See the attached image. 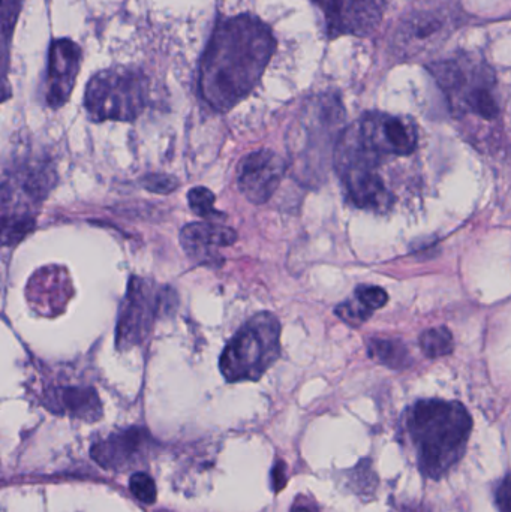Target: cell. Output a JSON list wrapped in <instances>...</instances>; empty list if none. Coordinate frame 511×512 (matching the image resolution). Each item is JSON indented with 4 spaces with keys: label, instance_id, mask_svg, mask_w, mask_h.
<instances>
[{
    "label": "cell",
    "instance_id": "1",
    "mask_svg": "<svg viewBox=\"0 0 511 512\" xmlns=\"http://www.w3.org/2000/svg\"><path fill=\"white\" fill-rule=\"evenodd\" d=\"M276 51L273 30L251 14L224 18L207 42L198 90L210 110L227 113L258 86Z\"/></svg>",
    "mask_w": 511,
    "mask_h": 512
},
{
    "label": "cell",
    "instance_id": "2",
    "mask_svg": "<svg viewBox=\"0 0 511 512\" xmlns=\"http://www.w3.org/2000/svg\"><path fill=\"white\" fill-rule=\"evenodd\" d=\"M408 436L425 477L443 478L464 456L473 418L462 403L419 400L407 412Z\"/></svg>",
    "mask_w": 511,
    "mask_h": 512
},
{
    "label": "cell",
    "instance_id": "3",
    "mask_svg": "<svg viewBox=\"0 0 511 512\" xmlns=\"http://www.w3.org/2000/svg\"><path fill=\"white\" fill-rule=\"evenodd\" d=\"M56 182V167L48 156L18 155L5 165L2 177L3 246H15L32 233L39 210Z\"/></svg>",
    "mask_w": 511,
    "mask_h": 512
},
{
    "label": "cell",
    "instance_id": "4",
    "mask_svg": "<svg viewBox=\"0 0 511 512\" xmlns=\"http://www.w3.org/2000/svg\"><path fill=\"white\" fill-rule=\"evenodd\" d=\"M342 120L338 99H314L305 105L288 137V152L293 176L305 185L320 183L326 174L330 144Z\"/></svg>",
    "mask_w": 511,
    "mask_h": 512
},
{
    "label": "cell",
    "instance_id": "5",
    "mask_svg": "<svg viewBox=\"0 0 511 512\" xmlns=\"http://www.w3.org/2000/svg\"><path fill=\"white\" fill-rule=\"evenodd\" d=\"M281 333V321L272 312L246 321L219 358L225 381H258L281 357Z\"/></svg>",
    "mask_w": 511,
    "mask_h": 512
},
{
    "label": "cell",
    "instance_id": "6",
    "mask_svg": "<svg viewBox=\"0 0 511 512\" xmlns=\"http://www.w3.org/2000/svg\"><path fill=\"white\" fill-rule=\"evenodd\" d=\"M150 83L140 69H104L90 78L84 108L93 122H134L149 104Z\"/></svg>",
    "mask_w": 511,
    "mask_h": 512
},
{
    "label": "cell",
    "instance_id": "7",
    "mask_svg": "<svg viewBox=\"0 0 511 512\" xmlns=\"http://www.w3.org/2000/svg\"><path fill=\"white\" fill-rule=\"evenodd\" d=\"M177 307L176 291L153 280L131 276L120 304L116 325V348L125 352L137 348L150 336L156 321Z\"/></svg>",
    "mask_w": 511,
    "mask_h": 512
},
{
    "label": "cell",
    "instance_id": "8",
    "mask_svg": "<svg viewBox=\"0 0 511 512\" xmlns=\"http://www.w3.org/2000/svg\"><path fill=\"white\" fill-rule=\"evenodd\" d=\"M453 107L483 120H495L500 113L494 95L495 77L488 65L474 60H452L432 68Z\"/></svg>",
    "mask_w": 511,
    "mask_h": 512
},
{
    "label": "cell",
    "instance_id": "9",
    "mask_svg": "<svg viewBox=\"0 0 511 512\" xmlns=\"http://www.w3.org/2000/svg\"><path fill=\"white\" fill-rule=\"evenodd\" d=\"M347 129L357 143L380 162L387 156L413 155L419 144L416 123L408 117L375 111L365 114Z\"/></svg>",
    "mask_w": 511,
    "mask_h": 512
},
{
    "label": "cell",
    "instance_id": "10",
    "mask_svg": "<svg viewBox=\"0 0 511 512\" xmlns=\"http://www.w3.org/2000/svg\"><path fill=\"white\" fill-rule=\"evenodd\" d=\"M321 9L327 35L369 36L383 20L389 0H312Z\"/></svg>",
    "mask_w": 511,
    "mask_h": 512
},
{
    "label": "cell",
    "instance_id": "11",
    "mask_svg": "<svg viewBox=\"0 0 511 512\" xmlns=\"http://www.w3.org/2000/svg\"><path fill=\"white\" fill-rule=\"evenodd\" d=\"M287 170V162L278 153L267 149L257 150L239 162L237 185L246 200L260 206L273 197Z\"/></svg>",
    "mask_w": 511,
    "mask_h": 512
},
{
    "label": "cell",
    "instance_id": "12",
    "mask_svg": "<svg viewBox=\"0 0 511 512\" xmlns=\"http://www.w3.org/2000/svg\"><path fill=\"white\" fill-rule=\"evenodd\" d=\"M81 48L68 38L54 39L48 50L45 102L57 110L68 102L81 66Z\"/></svg>",
    "mask_w": 511,
    "mask_h": 512
},
{
    "label": "cell",
    "instance_id": "13",
    "mask_svg": "<svg viewBox=\"0 0 511 512\" xmlns=\"http://www.w3.org/2000/svg\"><path fill=\"white\" fill-rule=\"evenodd\" d=\"M236 240L233 228L216 222H195L180 231V245L185 254L197 264L207 267H219L224 262L219 249L234 245Z\"/></svg>",
    "mask_w": 511,
    "mask_h": 512
},
{
    "label": "cell",
    "instance_id": "14",
    "mask_svg": "<svg viewBox=\"0 0 511 512\" xmlns=\"http://www.w3.org/2000/svg\"><path fill=\"white\" fill-rule=\"evenodd\" d=\"M71 282L62 267H45L33 274L27 285V298L38 312L57 313L60 304L71 297Z\"/></svg>",
    "mask_w": 511,
    "mask_h": 512
},
{
    "label": "cell",
    "instance_id": "15",
    "mask_svg": "<svg viewBox=\"0 0 511 512\" xmlns=\"http://www.w3.org/2000/svg\"><path fill=\"white\" fill-rule=\"evenodd\" d=\"M47 408L57 414H69L80 420L95 421L102 415L98 393L92 387H57L47 396Z\"/></svg>",
    "mask_w": 511,
    "mask_h": 512
},
{
    "label": "cell",
    "instance_id": "16",
    "mask_svg": "<svg viewBox=\"0 0 511 512\" xmlns=\"http://www.w3.org/2000/svg\"><path fill=\"white\" fill-rule=\"evenodd\" d=\"M146 442V432L129 429L110 436L107 441L95 445L92 450L93 459L104 468H126L134 462V457L140 453L141 445Z\"/></svg>",
    "mask_w": 511,
    "mask_h": 512
},
{
    "label": "cell",
    "instance_id": "17",
    "mask_svg": "<svg viewBox=\"0 0 511 512\" xmlns=\"http://www.w3.org/2000/svg\"><path fill=\"white\" fill-rule=\"evenodd\" d=\"M368 354L372 360L390 369L401 370L413 363L407 345L399 339H374L368 342Z\"/></svg>",
    "mask_w": 511,
    "mask_h": 512
},
{
    "label": "cell",
    "instance_id": "18",
    "mask_svg": "<svg viewBox=\"0 0 511 512\" xmlns=\"http://www.w3.org/2000/svg\"><path fill=\"white\" fill-rule=\"evenodd\" d=\"M420 348L429 358L446 357L455 349V340L449 328L438 327L425 330L420 336Z\"/></svg>",
    "mask_w": 511,
    "mask_h": 512
},
{
    "label": "cell",
    "instance_id": "19",
    "mask_svg": "<svg viewBox=\"0 0 511 512\" xmlns=\"http://www.w3.org/2000/svg\"><path fill=\"white\" fill-rule=\"evenodd\" d=\"M216 197L212 191H209L203 186L191 189L188 192V204L191 207L192 212L201 219H207V221H216L219 215L215 209Z\"/></svg>",
    "mask_w": 511,
    "mask_h": 512
},
{
    "label": "cell",
    "instance_id": "20",
    "mask_svg": "<svg viewBox=\"0 0 511 512\" xmlns=\"http://www.w3.org/2000/svg\"><path fill=\"white\" fill-rule=\"evenodd\" d=\"M336 315L345 322V324L351 325V327L357 328L360 325L365 324L372 316V310L368 307L363 306L356 297L348 298L344 303L339 304L335 309Z\"/></svg>",
    "mask_w": 511,
    "mask_h": 512
},
{
    "label": "cell",
    "instance_id": "21",
    "mask_svg": "<svg viewBox=\"0 0 511 512\" xmlns=\"http://www.w3.org/2000/svg\"><path fill=\"white\" fill-rule=\"evenodd\" d=\"M354 297H356L363 306L372 310V312L386 306L387 301H389V295H387L386 289L374 285L357 286L356 291H354Z\"/></svg>",
    "mask_w": 511,
    "mask_h": 512
},
{
    "label": "cell",
    "instance_id": "22",
    "mask_svg": "<svg viewBox=\"0 0 511 512\" xmlns=\"http://www.w3.org/2000/svg\"><path fill=\"white\" fill-rule=\"evenodd\" d=\"M129 489L138 501L147 505L153 504L156 501V496H158L156 495L155 483L144 472H137V474L132 475L131 480H129Z\"/></svg>",
    "mask_w": 511,
    "mask_h": 512
},
{
    "label": "cell",
    "instance_id": "23",
    "mask_svg": "<svg viewBox=\"0 0 511 512\" xmlns=\"http://www.w3.org/2000/svg\"><path fill=\"white\" fill-rule=\"evenodd\" d=\"M21 6H23V0H2V38L5 51L8 50V42L11 41L12 30Z\"/></svg>",
    "mask_w": 511,
    "mask_h": 512
},
{
    "label": "cell",
    "instance_id": "24",
    "mask_svg": "<svg viewBox=\"0 0 511 512\" xmlns=\"http://www.w3.org/2000/svg\"><path fill=\"white\" fill-rule=\"evenodd\" d=\"M144 188L155 194H170L177 188V180L165 174H150L143 180Z\"/></svg>",
    "mask_w": 511,
    "mask_h": 512
},
{
    "label": "cell",
    "instance_id": "25",
    "mask_svg": "<svg viewBox=\"0 0 511 512\" xmlns=\"http://www.w3.org/2000/svg\"><path fill=\"white\" fill-rule=\"evenodd\" d=\"M495 502L500 512H511V474L507 475L495 493Z\"/></svg>",
    "mask_w": 511,
    "mask_h": 512
},
{
    "label": "cell",
    "instance_id": "26",
    "mask_svg": "<svg viewBox=\"0 0 511 512\" xmlns=\"http://www.w3.org/2000/svg\"><path fill=\"white\" fill-rule=\"evenodd\" d=\"M272 481L275 492L284 489L285 484H287V474H285L284 463L278 462V465H275L272 472Z\"/></svg>",
    "mask_w": 511,
    "mask_h": 512
},
{
    "label": "cell",
    "instance_id": "27",
    "mask_svg": "<svg viewBox=\"0 0 511 512\" xmlns=\"http://www.w3.org/2000/svg\"><path fill=\"white\" fill-rule=\"evenodd\" d=\"M291 512H312L309 508L303 507V505H296Z\"/></svg>",
    "mask_w": 511,
    "mask_h": 512
}]
</instances>
